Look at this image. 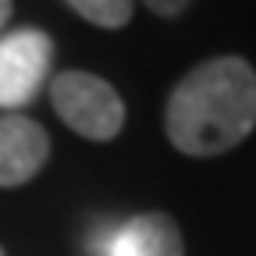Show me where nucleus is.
<instances>
[{"mask_svg":"<svg viewBox=\"0 0 256 256\" xmlns=\"http://www.w3.org/2000/svg\"><path fill=\"white\" fill-rule=\"evenodd\" d=\"M164 128L185 156H217L256 128V72L242 57L196 64L168 96Z\"/></svg>","mask_w":256,"mask_h":256,"instance_id":"obj_1","label":"nucleus"},{"mask_svg":"<svg viewBox=\"0 0 256 256\" xmlns=\"http://www.w3.org/2000/svg\"><path fill=\"white\" fill-rule=\"evenodd\" d=\"M50 104L75 136L107 142L124 124V104L110 82L89 72H60L50 82Z\"/></svg>","mask_w":256,"mask_h":256,"instance_id":"obj_2","label":"nucleus"},{"mask_svg":"<svg viewBox=\"0 0 256 256\" xmlns=\"http://www.w3.org/2000/svg\"><path fill=\"white\" fill-rule=\"evenodd\" d=\"M54 64V40L43 28H14L0 36V110L18 114L40 96Z\"/></svg>","mask_w":256,"mask_h":256,"instance_id":"obj_3","label":"nucleus"},{"mask_svg":"<svg viewBox=\"0 0 256 256\" xmlns=\"http://www.w3.org/2000/svg\"><path fill=\"white\" fill-rule=\"evenodd\" d=\"M50 156V136L25 114L0 118V188H18L36 178Z\"/></svg>","mask_w":256,"mask_h":256,"instance_id":"obj_4","label":"nucleus"},{"mask_svg":"<svg viewBox=\"0 0 256 256\" xmlns=\"http://www.w3.org/2000/svg\"><path fill=\"white\" fill-rule=\"evenodd\" d=\"M104 256H185L178 224L168 214H136L114 220V232Z\"/></svg>","mask_w":256,"mask_h":256,"instance_id":"obj_5","label":"nucleus"},{"mask_svg":"<svg viewBox=\"0 0 256 256\" xmlns=\"http://www.w3.org/2000/svg\"><path fill=\"white\" fill-rule=\"evenodd\" d=\"M64 4L78 18H86L89 25H100V28H124L136 11L132 0H64Z\"/></svg>","mask_w":256,"mask_h":256,"instance_id":"obj_6","label":"nucleus"},{"mask_svg":"<svg viewBox=\"0 0 256 256\" xmlns=\"http://www.w3.org/2000/svg\"><path fill=\"white\" fill-rule=\"evenodd\" d=\"M142 4L153 11V14H160V18H178L192 0H142Z\"/></svg>","mask_w":256,"mask_h":256,"instance_id":"obj_7","label":"nucleus"},{"mask_svg":"<svg viewBox=\"0 0 256 256\" xmlns=\"http://www.w3.org/2000/svg\"><path fill=\"white\" fill-rule=\"evenodd\" d=\"M8 18H11V0H0V32H4Z\"/></svg>","mask_w":256,"mask_h":256,"instance_id":"obj_8","label":"nucleus"},{"mask_svg":"<svg viewBox=\"0 0 256 256\" xmlns=\"http://www.w3.org/2000/svg\"><path fill=\"white\" fill-rule=\"evenodd\" d=\"M0 256H4V249H0Z\"/></svg>","mask_w":256,"mask_h":256,"instance_id":"obj_9","label":"nucleus"}]
</instances>
